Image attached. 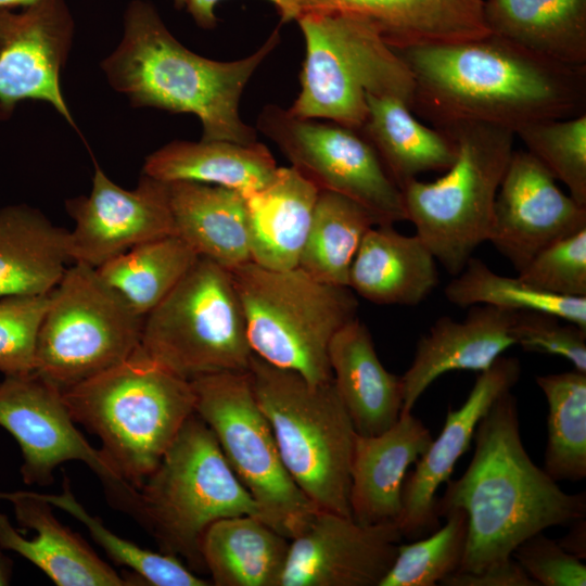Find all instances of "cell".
<instances>
[{
	"mask_svg": "<svg viewBox=\"0 0 586 586\" xmlns=\"http://www.w3.org/2000/svg\"><path fill=\"white\" fill-rule=\"evenodd\" d=\"M548 404L544 470L556 482L586 477V373L538 375Z\"/></svg>",
	"mask_w": 586,
	"mask_h": 586,
	"instance_id": "35",
	"label": "cell"
},
{
	"mask_svg": "<svg viewBox=\"0 0 586 586\" xmlns=\"http://www.w3.org/2000/svg\"><path fill=\"white\" fill-rule=\"evenodd\" d=\"M491 34L548 60L586 66V0H483Z\"/></svg>",
	"mask_w": 586,
	"mask_h": 586,
	"instance_id": "30",
	"label": "cell"
},
{
	"mask_svg": "<svg viewBox=\"0 0 586 586\" xmlns=\"http://www.w3.org/2000/svg\"><path fill=\"white\" fill-rule=\"evenodd\" d=\"M436 262L418 234H402L392 224L375 225L361 240L347 286L374 304L413 306L437 286Z\"/></svg>",
	"mask_w": 586,
	"mask_h": 586,
	"instance_id": "25",
	"label": "cell"
},
{
	"mask_svg": "<svg viewBox=\"0 0 586 586\" xmlns=\"http://www.w3.org/2000/svg\"><path fill=\"white\" fill-rule=\"evenodd\" d=\"M198 258L181 238L168 235L136 245L95 269L138 315L145 317Z\"/></svg>",
	"mask_w": 586,
	"mask_h": 586,
	"instance_id": "33",
	"label": "cell"
},
{
	"mask_svg": "<svg viewBox=\"0 0 586 586\" xmlns=\"http://www.w3.org/2000/svg\"><path fill=\"white\" fill-rule=\"evenodd\" d=\"M12 561L0 551V586L8 585L12 576Z\"/></svg>",
	"mask_w": 586,
	"mask_h": 586,
	"instance_id": "47",
	"label": "cell"
},
{
	"mask_svg": "<svg viewBox=\"0 0 586 586\" xmlns=\"http://www.w3.org/2000/svg\"><path fill=\"white\" fill-rule=\"evenodd\" d=\"M367 117L358 131L372 145L400 190L421 174L445 171L455 162L454 138L422 124L403 100L367 94Z\"/></svg>",
	"mask_w": 586,
	"mask_h": 586,
	"instance_id": "31",
	"label": "cell"
},
{
	"mask_svg": "<svg viewBox=\"0 0 586 586\" xmlns=\"http://www.w3.org/2000/svg\"><path fill=\"white\" fill-rule=\"evenodd\" d=\"M36 0H0V8L4 9H18L25 8Z\"/></svg>",
	"mask_w": 586,
	"mask_h": 586,
	"instance_id": "48",
	"label": "cell"
},
{
	"mask_svg": "<svg viewBox=\"0 0 586 586\" xmlns=\"http://www.w3.org/2000/svg\"><path fill=\"white\" fill-rule=\"evenodd\" d=\"M520 377V361L500 356L479 373L463 405L448 409L441 433L416 462L415 470L406 474L396 522L403 537L416 540L440 527L435 508L438 487L450 479L456 462L470 448L481 418Z\"/></svg>",
	"mask_w": 586,
	"mask_h": 586,
	"instance_id": "19",
	"label": "cell"
},
{
	"mask_svg": "<svg viewBox=\"0 0 586 586\" xmlns=\"http://www.w3.org/2000/svg\"><path fill=\"white\" fill-rule=\"evenodd\" d=\"M443 526L416 542L398 545L396 558L379 586H435L457 572L462 563L468 517L461 509H449Z\"/></svg>",
	"mask_w": 586,
	"mask_h": 586,
	"instance_id": "38",
	"label": "cell"
},
{
	"mask_svg": "<svg viewBox=\"0 0 586 586\" xmlns=\"http://www.w3.org/2000/svg\"><path fill=\"white\" fill-rule=\"evenodd\" d=\"M432 440L430 430L411 412L400 415L381 434L356 433L349 488L351 513L356 522H397L408 469L426 451Z\"/></svg>",
	"mask_w": 586,
	"mask_h": 586,
	"instance_id": "23",
	"label": "cell"
},
{
	"mask_svg": "<svg viewBox=\"0 0 586 586\" xmlns=\"http://www.w3.org/2000/svg\"><path fill=\"white\" fill-rule=\"evenodd\" d=\"M230 273L252 353L311 384L331 382L329 345L357 317L355 293L318 281L298 267L272 270L249 262Z\"/></svg>",
	"mask_w": 586,
	"mask_h": 586,
	"instance_id": "7",
	"label": "cell"
},
{
	"mask_svg": "<svg viewBox=\"0 0 586 586\" xmlns=\"http://www.w3.org/2000/svg\"><path fill=\"white\" fill-rule=\"evenodd\" d=\"M0 425L21 447L26 484L49 485L61 463L81 461L100 479L110 504L135 518L138 488L76 428L60 388L34 371L5 375L0 383Z\"/></svg>",
	"mask_w": 586,
	"mask_h": 586,
	"instance_id": "14",
	"label": "cell"
},
{
	"mask_svg": "<svg viewBox=\"0 0 586 586\" xmlns=\"http://www.w3.org/2000/svg\"><path fill=\"white\" fill-rule=\"evenodd\" d=\"M65 208L75 221L71 260L93 268L141 243L176 235L168 183L143 174L127 190L94 164L90 193L66 200Z\"/></svg>",
	"mask_w": 586,
	"mask_h": 586,
	"instance_id": "16",
	"label": "cell"
},
{
	"mask_svg": "<svg viewBox=\"0 0 586 586\" xmlns=\"http://www.w3.org/2000/svg\"><path fill=\"white\" fill-rule=\"evenodd\" d=\"M526 150H514L500 182L488 235L520 271L549 244L586 228V206L565 194Z\"/></svg>",
	"mask_w": 586,
	"mask_h": 586,
	"instance_id": "18",
	"label": "cell"
},
{
	"mask_svg": "<svg viewBox=\"0 0 586 586\" xmlns=\"http://www.w3.org/2000/svg\"><path fill=\"white\" fill-rule=\"evenodd\" d=\"M513 559L538 586H585L586 565L539 532L523 540Z\"/></svg>",
	"mask_w": 586,
	"mask_h": 586,
	"instance_id": "43",
	"label": "cell"
},
{
	"mask_svg": "<svg viewBox=\"0 0 586 586\" xmlns=\"http://www.w3.org/2000/svg\"><path fill=\"white\" fill-rule=\"evenodd\" d=\"M445 296L461 307L488 305L510 311L544 313L586 330V296H561L537 290L518 276L493 271L472 256L446 285Z\"/></svg>",
	"mask_w": 586,
	"mask_h": 586,
	"instance_id": "36",
	"label": "cell"
},
{
	"mask_svg": "<svg viewBox=\"0 0 586 586\" xmlns=\"http://www.w3.org/2000/svg\"><path fill=\"white\" fill-rule=\"evenodd\" d=\"M278 166L259 142L175 140L149 154L142 174L164 182L192 181L246 194L265 187Z\"/></svg>",
	"mask_w": 586,
	"mask_h": 586,
	"instance_id": "29",
	"label": "cell"
},
{
	"mask_svg": "<svg viewBox=\"0 0 586 586\" xmlns=\"http://www.w3.org/2000/svg\"><path fill=\"white\" fill-rule=\"evenodd\" d=\"M176 235L198 255L230 270L251 262L245 200L237 190L167 182Z\"/></svg>",
	"mask_w": 586,
	"mask_h": 586,
	"instance_id": "27",
	"label": "cell"
},
{
	"mask_svg": "<svg viewBox=\"0 0 586 586\" xmlns=\"http://www.w3.org/2000/svg\"><path fill=\"white\" fill-rule=\"evenodd\" d=\"M517 313L474 305L460 321L438 318L418 341L413 360L402 375V415L411 412L423 392L442 374L454 370L482 372L515 345L511 328Z\"/></svg>",
	"mask_w": 586,
	"mask_h": 586,
	"instance_id": "20",
	"label": "cell"
},
{
	"mask_svg": "<svg viewBox=\"0 0 586 586\" xmlns=\"http://www.w3.org/2000/svg\"><path fill=\"white\" fill-rule=\"evenodd\" d=\"M257 129L319 191L353 200L378 225L407 220L400 188L359 131L333 122L300 118L277 104L262 110Z\"/></svg>",
	"mask_w": 586,
	"mask_h": 586,
	"instance_id": "13",
	"label": "cell"
},
{
	"mask_svg": "<svg viewBox=\"0 0 586 586\" xmlns=\"http://www.w3.org/2000/svg\"><path fill=\"white\" fill-rule=\"evenodd\" d=\"M444 586H538L512 558L476 573L455 572L444 578Z\"/></svg>",
	"mask_w": 586,
	"mask_h": 586,
	"instance_id": "44",
	"label": "cell"
},
{
	"mask_svg": "<svg viewBox=\"0 0 586 586\" xmlns=\"http://www.w3.org/2000/svg\"><path fill=\"white\" fill-rule=\"evenodd\" d=\"M475 449L464 473L448 480L436 513L461 509L468 538L460 569L476 573L512 558L526 538L586 515L585 492L568 494L527 455L517 398L502 393L479 421Z\"/></svg>",
	"mask_w": 586,
	"mask_h": 586,
	"instance_id": "2",
	"label": "cell"
},
{
	"mask_svg": "<svg viewBox=\"0 0 586 586\" xmlns=\"http://www.w3.org/2000/svg\"><path fill=\"white\" fill-rule=\"evenodd\" d=\"M187 0H174V4L177 9H182L186 7Z\"/></svg>",
	"mask_w": 586,
	"mask_h": 586,
	"instance_id": "49",
	"label": "cell"
},
{
	"mask_svg": "<svg viewBox=\"0 0 586 586\" xmlns=\"http://www.w3.org/2000/svg\"><path fill=\"white\" fill-rule=\"evenodd\" d=\"M220 0H187L186 7L198 26L203 29H214L217 26L218 18L215 14V8ZM278 10L281 21L288 23L297 20L301 10L297 0H268Z\"/></svg>",
	"mask_w": 586,
	"mask_h": 586,
	"instance_id": "45",
	"label": "cell"
},
{
	"mask_svg": "<svg viewBox=\"0 0 586 586\" xmlns=\"http://www.w3.org/2000/svg\"><path fill=\"white\" fill-rule=\"evenodd\" d=\"M243 514L260 519V509L230 468L213 431L194 412L138 488L135 519L163 553L202 572L205 531L219 519Z\"/></svg>",
	"mask_w": 586,
	"mask_h": 586,
	"instance_id": "5",
	"label": "cell"
},
{
	"mask_svg": "<svg viewBox=\"0 0 586 586\" xmlns=\"http://www.w3.org/2000/svg\"><path fill=\"white\" fill-rule=\"evenodd\" d=\"M69 262L68 230L26 204L0 208V297L49 294Z\"/></svg>",
	"mask_w": 586,
	"mask_h": 586,
	"instance_id": "28",
	"label": "cell"
},
{
	"mask_svg": "<svg viewBox=\"0 0 586 586\" xmlns=\"http://www.w3.org/2000/svg\"><path fill=\"white\" fill-rule=\"evenodd\" d=\"M518 277L555 295L586 296V228L543 249L518 271Z\"/></svg>",
	"mask_w": 586,
	"mask_h": 586,
	"instance_id": "40",
	"label": "cell"
},
{
	"mask_svg": "<svg viewBox=\"0 0 586 586\" xmlns=\"http://www.w3.org/2000/svg\"><path fill=\"white\" fill-rule=\"evenodd\" d=\"M12 504L17 523L37 532L27 539L0 513V548L12 550L39 568L58 586H127L120 576L75 532L61 524L38 493H0Z\"/></svg>",
	"mask_w": 586,
	"mask_h": 586,
	"instance_id": "21",
	"label": "cell"
},
{
	"mask_svg": "<svg viewBox=\"0 0 586 586\" xmlns=\"http://www.w3.org/2000/svg\"><path fill=\"white\" fill-rule=\"evenodd\" d=\"M329 362L334 387L357 434L378 435L398 421L404 403L402 377L384 368L358 317L332 337Z\"/></svg>",
	"mask_w": 586,
	"mask_h": 586,
	"instance_id": "24",
	"label": "cell"
},
{
	"mask_svg": "<svg viewBox=\"0 0 586 586\" xmlns=\"http://www.w3.org/2000/svg\"><path fill=\"white\" fill-rule=\"evenodd\" d=\"M74 35L65 0H36L18 12L0 8V118L23 101H42L76 128L61 89Z\"/></svg>",
	"mask_w": 586,
	"mask_h": 586,
	"instance_id": "15",
	"label": "cell"
},
{
	"mask_svg": "<svg viewBox=\"0 0 586 586\" xmlns=\"http://www.w3.org/2000/svg\"><path fill=\"white\" fill-rule=\"evenodd\" d=\"M62 396L74 422L100 438L103 455L136 488L195 412L191 381L156 365L139 347Z\"/></svg>",
	"mask_w": 586,
	"mask_h": 586,
	"instance_id": "4",
	"label": "cell"
},
{
	"mask_svg": "<svg viewBox=\"0 0 586 586\" xmlns=\"http://www.w3.org/2000/svg\"><path fill=\"white\" fill-rule=\"evenodd\" d=\"M48 504L56 507L82 523L92 539L116 564L128 566L142 582L153 586H207L206 579L195 575L178 558L144 549L106 528L103 522L91 515L76 499L66 476L60 494H41Z\"/></svg>",
	"mask_w": 586,
	"mask_h": 586,
	"instance_id": "37",
	"label": "cell"
},
{
	"mask_svg": "<svg viewBox=\"0 0 586 586\" xmlns=\"http://www.w3.org/2000/svg\"><path fill=\"white\" fill-rule=\"evenodd\" d=\"M571 530L562 539L557 540L559 545L568 552L578 559L586 558V521L585 518L573 521Z\"/></svg>",
	"mask_w": 586,
	"mask_h": 586,
	"instance_id": "46",
	"label": "cell"
},
{
	"mask_svg": "<svg viewBox=\"0 0 586 586\" xmlns=\"http://www.w3.org/2000/svg\"><path fill=\"white\" fill-rule=\"evenodd\" d=\"M289 540L256 517H227L205 531L201 556L216 586H280Z\"/></svg>",
	"mask_w": 586,
	"mask_h": 586,
	"instance_id": "32",
	"label": "cell"
},
{
	"mask_svg": "<svg viewBox=\"0 0 586 586\" xmlns=\"http://www.w3.org/2000/svg\"><path fill=\"white\" fill-rule=\"evenodd\" d=\"M279 30L246 58L220 62L184 47L148 0H131L124 12L123 36L102 62L110 86L133 107L190 113L202 125V140L241 144L257 141L256 130L239 113L243 90L277 47Z\"/></svg>",
	"mask_w": 586,
	"mask_h": 586,
	"instance_id": "3",
	"label": "cell"
},
{
	"mask_svg": "<svg viewBox=\"0 0 586 586\" xmlns=\"http://www.w3.org/2000/svg\"><path fill=\"white\" fill-rule=\"evenodd\" d=\"M411 72V111L445 129L485 124L515 132L586 113V66L558 63L489 34L395 50Z\"/></svg>",
	"mask_w": 586,
	"mask_h": 586,
	"instance_id": "1",
	"label": "cell"
},
{
	"mask_svg": "<svg viewBox=\"0 0 586 586\" xmlns=\"http://www.w3.org/2000/svg\"><path fill=\"white\" fill-rule=\"evenodd\" d=\"M301 15L342 12L368 21L394 50L489 35L483 0H297ZM300 15V16H301Z\"/></svg>",
	"mask_w": 586,
	"mask_h": 586,
	"instance_id": "22",
	"label": "cell"
},
{
	"mask_svg": "<svg viewBox=\"0 0 586 586\" xmlns=\"http://www.w3.org/2000/svg\"><path fill=\"white\" fill-rule=\"evenodd\" d=\"M441 130L456 142L455 162L436 180L412 179L402 192L416 234L456 276L474 250L488 240L496 195L517 137L509 129L485 124Z\"/></svg>",
	"mask_w": 586,
	"mask_h": 586,
	"instance_id": "9",
	"label": "cell"
},
{
	"mask_svg": "<svg viewBox=\"0 0 586 586\" xmlns=\"http://www.w3.org/2000/svg\"><path fill=\"white\" fill-rule=\"evenodd\" d=\"M143 318L81 263L49 294L34 372L61 391L120 364L140 345Z\"/></svg>",
	"mask_w": 586,
	"mask_h": 586,
	"instance_id": "11",
	"label": "cell"
},
{
	"mask_svg": "<svg viewBox=\"0 0 586 586\" xmlns=\"http://www.w3.org/2000/svg\"><path fill=\"white\" fill-rule=\"evenodd\" d=\"M402 538L397 523L365 525L318 509L291 539L280 586H379Z\"/></svg>",
	"mask_w": 586,
	"mask_h": 586,
	"instance_id": "17",
	"label": "cell"
},
{
	"mask_svg": "<svg viewBox=\"0 0 586 586\" xmlns=\"http://www.w3.org/2000/svg\"><path fill=\"white\" fill-rule=\"evenodd\" d=\"M375 225L374 217L358 203L320 191L297 267L318 281L347 286L361 240Z\"/></svg>",
	"mask_w": 586,
	"mask_h": 586,
	"instance_id": "34",
	"label": "cell"
},
{
	"mask_svg": "<svg viewBox=\"0 0 586 586\" xmlns=\"http://www.w3.org/2000/svg\"><path fill=\"white\" fill-rule=\"evenodd\" d=\"M569 195L586 206V113L521 127L514 132Z\"/></svg>",
	"mask_w": 586,
	"mask_h": 586,
	"instance_id": "39",
	"label": "cell"
},
{
	"mask_svg": "<svg viewBox=\"0 0 586 586\" xmlns=\"http://www.w3.org/2000/svg\"><path fill=\"white\" fill-rule=\"evenodd\" d=\"M49 294L0 297V372L5 375L34 371L37 334Z\"/></svg>",
	"mask_w": 586,
	"mask_h": 586,
	"instance_id": "41",
	"label": "cell"
},
{
	"mask_svg": "<svg viewBox=\"0 0 586 586\" xmlns=\"http://www.w3.org/2000/svg\"><path fill=\"white\" fill-rule=\"evenodd\" d=\"M191 384L195 413L213 431L230 468L257 502L262 521L293 539L318 508L285 469L249 371L206 374Z\"/></svg>",
	"mask_w": 586,
	"mask_h": 586,
	"instance_id": "12",
	"label": "cell"
},
{
	"mask_svg": "<svg viewBox=\"0 0 586 586\" xmlns=\"http://www.w3.org/2000/svg\"><path fill=\"white\" fill-rule=\"evenodd\" d=\"M139 348L183 378L249 371L244 313L230 270L199 257L144 318Z\"/></svg>",
	"mask_w": 586,
	"mask_h": 586,
	"instance_id": "10",
	"label": "cell"
},
{
	"mask_svg": "<svg viewBox=\"0 0 586 586\" xmlns=\"http://www.w3.org/2000/svg\"><path fill=\"white\" fill-rule=\"evenodd\" d=\"M319 192L290 166L278 167L265 187L243 194L251 262L272 270L298 266Z\"/></svg>",
	"mask_w": 586,
	"mask_h": 586,
	"instance_id": "26",
	"label": "cell"
},
{
	"mask_svg": "<svg viewBox=\"0 0 586 586\" xmlns=\"http://www.w3.org/2000/svg\"><path fill=\"white\" fill-rule=\"evenodd\" d=\"M256 400L272 429L289 474L320 510L352 517L355 429L333 381L311 384L300 373L252 355Z\"/></svg>",
	"mask_w": 586,
	"mask_h": 586,
	"instance_id": "6",
	"label": "cell"
},
{
	"mask_svg": "<svg viewBox=\"0 0 586 586\" xmlns=\"http://www.w3.org/2000/svg\"><path fill=\"white\" fill-rule=\"evenodd\" d=\"M537 311H518L511 328L515 345L526 352L561 356L586 373V330Z\"/></svg>",
	"mask_w": 586,
	"mask_h": 586,
	"instance_id": "42",
	"label": "cell"
},
{
	"mask_svg": "<svg viewBox=\"0 0 586 586\" xmlns=\"http://www.w3.org/2000/svg\"><path fill=\"white\" fill-rule=\"evenodd\" d=\"M296 22L306 55L301 91L288 109L292 115L358 131L367 117V94L395 97L411 109V72L368 21L342 12H308Z\"/></svg>",
	"mask_w": 586,
	"mask_h": 586,
	"instance_id": "8",
	"label": "cell"
}]
</instances>
